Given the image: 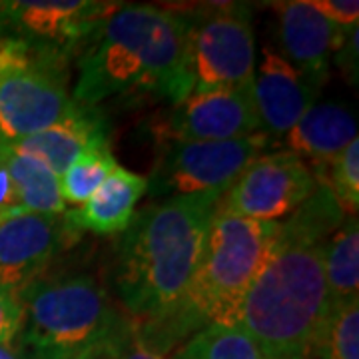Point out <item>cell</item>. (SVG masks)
<instances>
[{
    "mask_svg": "<svg viewBox=\"0 0 359 359\" xmlns=\"http://www.w3.org/2000/svg\"><path fill=\"white\" fill-rule=\"evenodd\" d=\"M120 359H170V353L140 339L130 327V337L124 349L120 351Z\"/></svg>",
    "mask_w": 359,
    "mask_h": 359,
    "instance_id": "obj_27",
    "label": "cell"
},
{
    "mask_svg": "<svg viewBox=\"0 0 359 359\" xmlns=\"http://www.w3.org/2000/svg\"><path fill=\"white\" fill-rule=\"evenodd\" d=\"M70 233L66 214H25L0 224V287L18 295L36 282Z\"/></svg>",
    "mask_w": 359,
    "mask_h": 359,
    "instance_id": "obj_12",
    "label": "cell"
},
{
    "mask_svg": "<svg viewBox=\"0 0 359 359\" xmlns=\"http://www.w3.org/2000/svg\"><path fill=\"white\" fill-rule=\"evenodd\" d=\"M192 18L150 4H120L92 34L78 60L74 102L156 94L178 104L190 96Z\"/></svg>",
    "mask_w": 359,
    "mask_h": 359,
    "instance_id": "obj_1",
    "label": "cell"
},
{
    "mask_svg": "<svg viewBox=\"0 0 359 359\" xmlns=\"http://www.w3.org/2000/svg\"><path fill=\"white\" fill-rule=\"evenodd\" d=\"M276 238L278 222L240 218L218 205L202 257L178 306L154 323L130 321L132 332L170 353L184 337L205 325H238L242 302L271 256Z\"/></svg>",
    "mask_w": 359,
    "mask_h": 359,
    "instance_id": "obj_3",
    "label": "cell"
},
{
    "mask_svg": "<svg viewBox=\"0 0 359 359\" xmlns=\"http://www.w3.org/2000/svg\"><path fill=\"white\" fill-rule=\"evenodd\" d=\"M276 359H311L308 355H287V358H276Z\"/></svg>",
    "mask_w": 359,
    "mask_h": 359,
    "instance_id": "obj_30",
    "label": "cell"
},
{
    "mask_svg": "<svg viewBox=\"0 0 359 359\" xmlns=\"http://www.w3.org/2000/svg\"><path fill=\"white\" fill-rule=\"evenodd\" d=\"M76 108L66 92V62L16 39H0V144L50 128Z\"/></svg>",
    "mask_w": 359,
    "mask_h": 359,
    "instance_id": "obj_6",
    "label": "cell"
},
{
    "mask_svg": "<svg viewBox=\"0 0 359 359\" xmlns=\"http://www.w3.org/2000/svg\"><path fill=\"white\" fill-rule=\"evenodd\" d=\"M219 194L176 196L134 214L114 269L132 323H154L178 306L202 257Z\"/></svg>",
    "mask_w": 359,
    "mask_h": 359,
    "instance_id": "obj_2",
    "label": "cell"
},
{
    "mask_svg": "<svg viewBox=\"0 0 359 359\" xmlns=\"http://www.w3.org/2000/svg\"><path fill=\"white\" fill-rule=\"evenodd\" d=\"M311 6L323 14L327 20H332L341 30L351 32L358 28L359 2L358 0H313Z\"/></svg>",
    "mask_w": 359,
    "mask_h": 359,
    "instance_id": "obj_26",
    "label": "cell"
},
{
    "mask_svg": "<svg viewBox=\"0 0 359 359\" xmlns=\"http://www.w3.org/2000/svg\"><path fill=\"white\" fill-rule=\"evenodd\" d=\"M269 144L266 134L224 142L164 140L146 178L148 192L162 200L192 194L224 196L245 168L266 154Z\"/></svg>",
    "mask_w": 359,
    "mask_h": 359,
    "instance_id": "obj_7",
    "label": "cell"
},
{
    "mask_svg": "<svg viewBox=\"0 0 359 359\" xmlns=\"http://www.w3.org/2000/svg\"><path fill=\"white\" fill-rule=\"evenodd\" d=\"M0 156L13 178L18 204L28 214L62 216L68 212L60 196L58 176L46 164L8 144H0Z\"/></svg>",
    "mask_w": 359,
    "mask_h": 359,
    "instance_id": "obj_18",
    "label": "cell"
},
{
    "mask_svg": "<svg viewBox=\"0 0 359 359\" xmlns=\"http://www.w3.org/2000/svg\"><path fill=\"white\" fill-rule=\"evenodd\" d=\"M318 186L327 188L346 216H358L359 208V140L351 142L339 154L313 162L309 168Z\"/></svg>",
    "mask_w": 359,
    "mask_h": 359,
    "instance_id": "obj_24",
    "label": "cell"
},
{
    "mask_svg": "<svg viewBox=\"0 0 359 359\" xmlns=\"http://www.w3.org/2000/svg\"><path fill=\"white\" fill-rule=\"evenodd\" d=\"M323 273L332 306L359 299L358 216H347L334 236L323 244Z\"/></svg>",
    "mask_w": 359,
    "mask_h": 359,
    "instance_id": "obj_19",
    "label": "cell"
},
{
    "mask_svg": "<svg viewBox=\"0 0 359 359\" xmlns=\"http://www.w3.org/2000/svg\"><path fill=\"white\" fill-rule=\"evenodd\" d=\"M330 308L323 244H290L276 238L271 256L242 302L238 325L256 339L266 359L309 358Z\"/></svg>",
    "mask_w": 359,
    "mask_h": 359,
    "instance_id": "obj_4",
    "label": "cell"
},
{
    "mask_svg": "<svg viewBox=\"0 0 359 359\" xmlns=\"http://www.w3.org/2000/svg\"><path fill=\"white\" fill-rule=\"evenodd\" d=\"M162 140L224 142L264 134L248 88L190 94L158 120Z\"/></svg>",
    "mask_w": 359,
    "mask_h": 359,
    "instance_id": "obj_11",
    "label": "cell"
},
{
    "mask_svg": "<svg viewBox=\"0 0 359 359\" xmlns=\"http://www.w3.org/2000/svg\"><path fill=\"white\" fill-rule=\"evenodd\" d=\"M335 62L346 70L347 74L358 76V28L349 34L344 46L335 54Z\"/></svg>",
    "mask_w": 359,
    "mask_h": 359,
    "instance_id": "obj_28",
    "label": "cell"
},
{
    "mask_svg": "<svg viewBox=\"0 0 359 359\" xmlns=\"http://www.w3.org/2000/svg\"><path fill=\"white\" fill-rule=\"evenodd\" d=\"M309 358L359 359V299L330 308L311 344Z\"/></svg>",
    "mask_w": 359,
    "mask_h": 359,
    "instance_id": "obj_23",
    "label": "cell"
},
{
    "mask_svg": "<svg viewBox=\"0 0 359 359\" xmlns=\"http://www.w3.org/2000/svg\"><path fill=\"white\" fill-rule=\"evenodd\" d=\"M0 359H28L20 346L14 344H0Z\"/></svg>",
    "mask_w": 359,
    "mask_h": 359,
    "instance_id": "obj_29",
    "label": "cell"
},
{
    "mask_svg": "<svg viewBox=\"0 0 359 359\" xmlns=\"http://www.w3.org/2000/svg\"><path fill=\"white\" fill-rule=\"evenodd\" d=\"M278 13L276 39L282 58L321 88L330 76V65L346 39V32L320 14L309 0H287L273 4Z\"/></svg>",
    "mask_w": 359,
    "mask_h": 359,
    "instance_id": "obj_13",
    "label": "cell"
},
{
    "mask_svg": "<svg viewBox=\"0 0 359 359\" xmlns=\"http://www.w3.org/2000/svg\"><path fill=\"white\" fill-rule=\"evenodd\" d=\"M170 359H266L256 339L240 325H205Z\"/></svg>",
    "mask_w": 359,
    "mask_h": 359,
    "instance_id": "obj_22",
    "label": "cell"
},
{
    "mask_svg": "<svg viewBox=\"0 0 359 359\" xmlns=\"http://www.w3.org/2000/svg\"><path fill=\"white\" fill-rule=\"evenodd\" d=\"M118 2L16 0L0 2V39L8 36L66 62L80 54Z\"/></svg>",
    "mask_w": 359,
    "mask_h": 359,
    "instance_id": "obj_9",
    "label": "cell"
},
{
    "mask_svg": "<svg viewBox=\"0 0 359 359\" xmlns=\"http://www.w3.org/2000/svg\"><path fill=\"white\" fill-rule=\"evenodd\" d=\"M18 299L25 311L18 346L28 359L120 355L128 341L130 321L92 278L36 280Z\"/></svg>",
    "mask_w": 359,
    "mask_h": 359,
    "instance_id": "obj_5",
    "label": "cell"
},
{
    "mask_svg": "<svg viewBox=\"0 0 359 359\" xmlns=\"http://www.w3.org/2000/svg\"><path fill=\"white\" fill-rule=\"evenodd\" d=\"M104 136L108 134L102 116L90 106L76 104V108L54 126L8 146L40 160L60 178L82 150Z\"/></svg>",
    "mask_w": 359,
    "mask_h": 359,
    "instance_id": "obj_16",
    "label": "cell"
},
{
    "mask_svg": "<svg viewBox=\"0 0 359 359\" xmlns=\"http://www.w3.org/2000/svg\"><path fill=\"white\" fill-rule=\"evenodd\" d=\"M148 190L144 176L116 166L88 202L66 212V222L74 231H92L96 236H114L126 231L136 214V204Z\"/></svg>",
    "mask_w": 359,
    "mask_h": 359,
    "instance_id": "obj_15",
    "label": "cell"
},
{
    "mask_svg": "<svg viewBox=\"0 0 359 359\" xmlns=\"http://www.w3.org/2000/svg\"><path fill=\"white\" fill-rule=\"evenodd\" d=\"M309 166L290 152L256 158L219 198V208L240 218L280 222L316 190Z\"/></svg>",
    "mask_w": 359,
    "mask_h": 359,
    "instance_id": "obj_10",
    "label": "cell"
},
{
    "mask_svg": "<svg viewBox=\"0 0 359 359\" xmlns=\"http://www.w3.org/2000/svg\"><path fill=\"white\" fill-rule=\"evenodd\" d=\"M256 72V39L250 11L219 4L216 11L192 20L188 46L190 94L248 88Z\"/></svg>",
    "mask_w": 359,
    "mask_h": 359,
    "instance_id": "obj_8",
    "label": "cell"
},
{
    "mask_svg": "<svg viewBox=\"0 0 359 359\" xmlns=\"http://www.w3.org/2000/svg\"><path fill=\"white\" fill-rule=\"evenodd\" d=\"M344 210L335 202L332 192L316 186L308 200L285 222H278V240L290 244H325L334 231L344 224Z\"/></svg>",
    "mask_w": 359,
    "mask_h": 359,
    "instance_id": "obj_20",
    "label": "cell"
},
{
    "mask_svg": "<svg viewBox=\"0 0 359 359\" xmlns=\"http://www.w3.org/2000/svg\"><path fill=\"white\" fill-rule=\"evenodd\" d=\"M358 138L353 114L341 104H313L302 120L283 136L285 152L308 158L309 164L325 162Z\"/></svg>",
    "mask_w": 359,
    "mask_h": 359,
    "instance_id": "obj_17",
    "label": "cell"
},
{
    "mask_svg": "<svg viewBox=\"0 0 359 359\" xmlns=\"http://www.w3.org/2000/svg\"><path fill=\"white\" fill-rule=\"evenodd\" d=\"M25 325V311L18 295L0 287V344H13Z\"/></svg>",
    "mask_w": 359,
    "mask_h": 359,
    "instance_id": "obj_25",
    "label": "cell"
},
{
    "mask_svg": "<svg viewBox=\"0 0 359 359\" xmlns=\"http://www.w3.org/2000/svg\"><path fill=\"white\" fill-rule=\"evenodd\" d=\"M118 166L110 150L108 136L92 142L86 150H82L74 158V162L66 168V172L58 178L62 202L70 205H80L88 202L90 196L104 184V180L112 174Z\"/></svg>",
    "mask_w": 359,
    "mask_h": 359,
    "instance_id": "obj_21",
    "label": "cell"
},
{
    "mask_svg": "<svg viewBox=\"0 0 359 359\" xmlns=\"http://www.w3.org/2000/svg\"><path fill=\"white\" fill-rule=\"evenodd\" d=\"M318 92L320 88L287 60L266 48L252 80V98L262 132L271 140L283 138L316 104Z\"/></svg>",
    "mask_w": 359,
    "mask_h": 359,
    "instance_id": "obj_14",
    "label": "cell"
}]
</instances>
